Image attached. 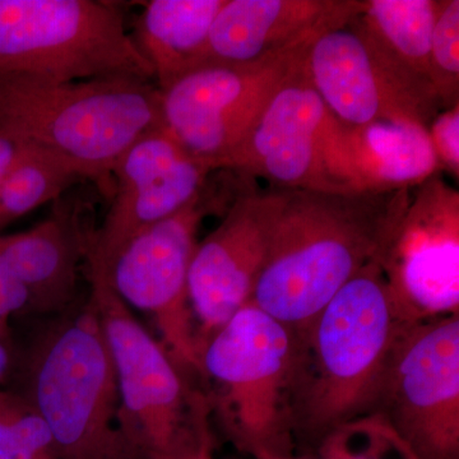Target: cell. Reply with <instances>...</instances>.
I'll list each match as a JSON object with an SVG mask.
<instances>
[{
	"mask_svg": "<svg viewBox=\"0 0 459 459\" xmlns=\"http://www.w3.org/2000/svg\"><path fill=\"white\" fill-rule=\"evenodd\" d=\"M87 276L89 299L113 359L120 428L147 459L170 455L210 428L207 395L190 385L101 271L87 268Z\"/></svg>",
	"mask_w": 459,
	"mask_h": 459,
	"instance_id": "obj_8",
	"label": "cell"
},
{
	"mask_svg": "<svg viewBox=\"0 0 459 459\" xmlns=\"http://www.w3.org/2000/svg\"><path fill=\"white\" fill-rule=\"evenodd\" d=\"M322 459H418L377 415L350 422L320 443Z\"/></svg>",
	"mask_w": 459,
	"mask_h": 459,
	"instance_id": "obj_23",
	"label": "cell"
},
{
	"mask_svg": "<svg viewBox=\"0 0 459 459\" xmlns=\"http://www.w3.org/2000/svg\"><path fill=\"white\" fill-rule=\"evenodd\" d=\"M394 192L285 190L250 303L295 337L385 246L410 201Z\"/></svg>",
	"mask_w": 459,
	"mask_h": 459,
	"instance_id": "obj_1",
	"label": "cell"
},
{
	"mask_svg": "<svg viewBox=\"0 0 459 459\" xmlns=\"http://www.w3.org/2000/svg\"><path fill=\"white\" fill-rule=\"evenodd\" d=\"M164 126L161 92L132 75L39 84L0 77V128L68 157L111 193V172L142 135Z\"/></svg>",
	"mask_w": 459,
	"mask_h": 459,
	"instance_id": "obj_4",
	"label": "cell"
},
{
	"mask_svg": "<svg viewBox=\"0 0 459 459\" xmlns=\"http://www.w3.org/2000/svg\"><path fill=\"white\" fill-rule=\"evenodd\" d=\"M376 262L404 325L459 314V192L440 172L411 188Z\"/></svg>",
	"mask_w": 459,
	"mask_h": 459,
	"instance_id": "obj_13",
	"label": "cell"
},
{
	"mask_svg": "<svg viewBox=\"0 0 459 459\" xmlns=\"http://www.w3.org/2000/svg\"><path fill=\"white\" fill-rule=\"evenodd\" d=\"M113 75L153 81L117 3L0 0V77L60 84Z\"/></svg>",
	"mask_w": 459,
	"mask_h": 459,
	"instance_id": "obj_6",
	"label": "cell"
},
{
	"mask_svg": "<svg viewBox=\"0 0 459 459\" xmlns=\"http://www.w3.org/2000/svg\"><path fill=\"white\" fill-rule=\"evenodd\" d=\"M270 181L281 190L360 192L344 126L313 89L305 65L223 157L217 171Z\"/></svg>",
	"mask_w": 459,
	"mask_h": 459,
	"instance_id": "obj_9",
	"label": "cell"
},
{
	"mask_svg": "<svg viewBox=\"0 0 459 459\" xmlns=\"http://www.w3.org/2000/svg\"><path fill=\"white\" fill-rule=\"evenodd\" d=\"M362 0H226L199 68L252 62L351 22Z\"/></svg>",
	"mask_w": 459,
	"mask_h": 459,
	"instance_id": "obj_16",
	"label": "cell"
},
{
	"mask_svg": "<svg viewBox=\"0 0 459 459\" xmlns=\"http://www.w3.org/2000/svg\"><path fill=\"white\" fill-rule=\"evenodd\" d=\"M440 170L459 178V104L443 108L428 126Z\"/></svg>",
	"mask_w": 459,
	"mask_h": 459,
	"instance_id": "obj_25",
	"label": "cell"
},
{
	"mask_svg": "<svg viewBox=\"0 0 459 459\" xmlns=\"http://www.w3.org/2000/svg\"><path fill=\"white\" fill-rule=\"evenodd\" d=\"M213 172L165 126L142 135L111 172L110 207L87 238V267L104 268L133 237L189 204Z\"/></svg>",
	"mask_w": 459,
	"mask_h": 459,
	"instance_id": "obj_15",
	"label": "cell"
},
{
	"mask_svg": "<svg viewBox=\"0 0 459 459\" xmlns=\"http://www.w3.org/2000/svg\"><path fill=\"white\" fill-rule=\"evenodd\" d=\"M226 177V172H225ZM214 171L189 204L133 237L101 271L115 294L152 316L162 346L186 376L201 377L197 327L190 304V263L205 217L225 213L237 195L240 178Z\"/></svg>",
	"mask_w": 459,
	"mask_h": 459,
	"instance_id": "obj_7",
	"label": "cell"
},
{
	"mask_svg": "<svg viewBox=\"0 0 459 459\" xmlns=\"http://www.w3.org/2000/svg\"><path fill=\"white\" fill-rule=\"evenodd\" d=\"M316 39L252 62L205 65L184 75L160 91L165 128L217 171L276 93L303 69Z\"/></svg>",
	"mask_w": 459,
	"mask_h": 459,
	"instance_id": "obj_10",
	"label": "cell"
},
{
	"mask_svg": "<svg viewBox=\"0 0 459 459\" xmlns=\"http://www.w3.org/2000/svg\"><path fill=\"white\" fill-rule=\"evenodd\" d=\"M344 133L364 190L413 188L440 172L428 128L421 124L385 120L353 128L344 126Z\"/></svg>",
	"mask_w": 459,
	"mask_h": 459,
	"instance_id": "obj_19",
	"label": "cell"
},
{
	"mask_svg": "<svg viewBox=\"0 0 459 459\" xmlns=\"http://www.w3.org/2000/svg\"><path fill=\"white\" fill-rule=\"evenodd\" d=\"M91 180L89 171L68 157L22 140L0 192V230L36 208L59 201L63 193Z\"/></svg>",
	"mask_w": 459,
	"mask_h": 459,
	"instance_id": "obj_20",
	"label": "cell"
},
{
	"mask_svg": "<svg viewBox=\"0 0 459 459\" xmlns=\"http://www.w3.org/2000/svg\"><path fill=\"white\" fill-rule=\"evenodd\" d=\"M404 327L382 268L370 262L295 337V435L322 443L337 429L374 415Z\"/></svg>",
	"mask_w": 459,
	"mask_h": 459,
	"instance_id": "obj_2",
	"label": "cell"
},
{
	"mask_svg": "<svg viewBox=\"0 0 459 459\" xmlns=\"http://www.w3.org/2000/svg\"><path fill=\"white\" fill-rule=\"evenodd\" d=\"M291 459H296V458H291ZM304 459H307V458H304Z\"/></svg>",
	"mask_w": 459,
	"mask_h": 459,
	"instance_id": "obj_30",
	"label": "cell"
},
{
	"mask_svg": "<svg viewBox=\"0 0 459 459\" xmlns=\"http://www.w3.org/2000/svg\"><path fill=\"white\" fill-rule=\"evenodd\" d=\"M7 389L44 420L62 459H147L119 425V389L92 301L39 332Z\"/></svg>",
	"mask_w": 459,
	"mask_h": 459,
	"instance_id": "obj_3",
	"label": "cell"
},
{
	"mask_svg": "<svg viewBox=\"0 0 459 459\" xmlns=\"http://www.w3.org/2000/svg\"><path fill=\"white\" fill-rule=\"evenodd\" d=\"M153 459H214L210 428L205 429L195 440L181 446L178 451Z\"/></svg>",
	"mask_w": 459,
	"mask_h": 459,
	"instance_id": "obj_27",
	"label": "cell"
},
{
	"mask_svg": "<svg viewBox=\"0 0 459 459\" xmlns=\"http://www.w3.org/2000/svg\"><path fill=\"white\" fill-rule=\"evenodd\" d=\"M226 0H151L143 3L131 33L153 71L159 90L195 71Z\"/></svg>",
	"mask_w": 459,
	"mask_h": 459,
	"instance_id": "obj_18",
	"label": "cell"
},
{
	"mask_svg": "<svg viewBox=\"0 0 459 459\" xmlns=\"http://www.w3.org/2000/svg\"><path fill=\"white\" fill-rule=\"evenodd\" d=\"M29 313L35 314L31 295L0 255V319Z\"/></svg>",
	"mask_w": 459,
	"mask_h": 459,
	"instance_id": "obj_26",
	"label": "cell"
},
{
	"mask_svg": "<svg viewBox=\"0 0 459 459\" xmlns=\"http://www.w3.org/2000/svg\"><path fill=\"white\" fill-rule=\"evenodd\" d=\"M374 415L416 458L459 459V314L403 328Z\"/></svg>",
	"mask_w": 459,
	"mask_h": 459,
	"instance_id": "obj_11",
	"label": "cell"
},
{
	"mask_svg": "<svg viewBox=\"0 0 459 459\" xmlns=\"http://www.w3.org/2000/svg\"><path fill=\"white\" fill-rule=\"evenodd\" d=\"M87 238L80 208L60 204L27 231L0 235V255L31 295L35 313L65 312L74 301Z\"/></svg>",
	"mask_w": 459,
	"mask_h": 459,
	"instance_id": "obj_17",
	"label": "cell"
},
{
	"mask_svg": "<svg viewBox=\"0 0 459 459\" xmlns=\"http://www.w3.org/2000/svg\"><path fill=\"white\" fill-rule=\"evenodd\" d=\"M356 17L310 44L305 74L313 89L344 126L389 120L428 128L442 110L433 84L380 47Z\"/></svg>",
	"mask_w": 459,
	"mask_h": 459,
	"instance_id": "obj_12",
	"label": "cell"
},
{
	"mask_svg": "<svg viewBox=\"0 0 459 459\" xmlns=\"http://www.w3.org/2000/svg\"><path fill=\"white\" fill-rule=\"evenodd\" d=\"M22 146V138L17 137L7 129L0 128V192L7 178L9 170L13 166L14 160Z\"/></svg>",
	"mask_w": 459,
	"mask_h": 459,
	"instance_id": "obj_28",
	"label": "cell"
},
{
	"mask_svg": "<svg viewBox=\"0 0 459 459\" xmlns=\"http://www.w3.org/2000/svg\"><path fill=\"white\" fill-rule=\"evenodd\" d=\"M11 319H0V336L11 331Z\"/></svg>",
	"mask_w": 459,
	"mask_h": 459,
	"instance_id": "obj_29",
	"label": "cell"
},
{
	"mask_svg": "<svg viewBox=\"0 0 459 459\" xmlns=\"http://www.w3.org/2000/svg\"><path fill=\"white\" fill-rule=\"evenodd\" d=\"M0 459H62L44 420L7 389H0Z\"/></svg>",
	"mask_w": 459,
	"mask_h": 459,
	"instance_id": "obj_22",
	"label": "cell"
},
{
	"mask_svg": "<svg viewBox=\"0 0 459 459\" xmlns=\"http://www.w3.org/2000/svg\"><path fill=\"white\" fill-rule=\"evenodd\" d=\"M296 338L253 303L204 344L201 379L210 383L211 415L238 451L255 459H291V391Z\"/></svg>",
	"mask_w": 459,
	"mask_h": 459,
	"instance_id": "obj_5",
	"label": "cell"
},
{
	"mask_svg": "<svg viewBox=\"0 0 459 459\" xmlns=\"http://www.w3.org/2000/svg\"><path fill=\"white\" fill-rule=\"evenodd\" d=\"M430 82L442 108L459 104V2L443 0L430 45Z\"/></svg>",
	"mask_w": 459,
	"mask_h": 459,
	"instance_id": "obj_24",
	"label": "cell"
},
{
	"mask_svg": "<svg viewBox=\"0 0 459 459\" xmlns=\"http://www.w3.org/2000/svg\"><path fill=\"white\" fill-rule=\"evenodd\" d=\"M283 201L285 190L263 192L241 177L221 222L198 241L188 287L199 359L207 341L252 300Z\"/></svg>",
	"mask_w": 459,
	"mask_h": 459,
	"instance_id": "obj_14",
	"label": "cell"
},
{
	"mask_svg": "<svg viewBox=\"0 0 459 459\" xmlns=\"http://www.w3.org/2000/svg\"><path fill=\"white\" fill-rule=\"evenodd\" d=\"M442 4L443 0H362L356 18L380 47L430 82L431 36Z\"/></svg>",
	"mask_w": 459,
	"mask_h": 459,
	"instance_id": "obj_21",
	"label": "cell"
}]
</instances>
